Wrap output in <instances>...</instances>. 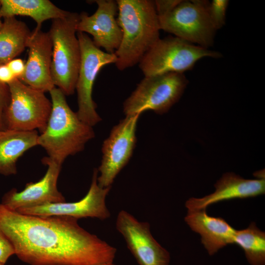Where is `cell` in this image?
I'll return each instance as SVG.
<instances>
[{
	"instance_id": "1",
	"label": "cell",
	"mask_w": 265,
	"mask_h": 265,
	"mask_svg": "<svg viewBox=\"0 0 265 265\" xmlns=\"http://www.w3.org/2000/svg\"><path fill=\"white\" fill-rule=\"evenodd\" d=\"M67 216L21 213L0 203V230L30 265H108L116 249Z\"/></svg>"
},
{
	"instance_id": "2",
	"label": "cell",
	"mask_w": 265,
	"mask_h": 265,
	"mask_svg": "<svg viewBox=\"0 0 265 265\" xmlns=\"http://www.w3.org/2000/svg\"><path fill=\"white\" fill-rule=\"evenodd\" d=\"M117 21L122 32L121 42L114 53L115 63L122 71L139 63L158 41L160 30L154 1L117 0Z\"/></svg>"
},
{
	"instance_id": "3",
	"label": "cell",
	"mask_w": 265,
	"mask_h": 265,
	"mask_svg": "<svg viewBox=\"0 0 265 265\" xmlns=\"http://www.w3.org/2000/svg\"><path fill=\"white\" fill-rule=\"evenodd\" d=\"M49 92L52 111L37 144L46 151V159L62 165L68 157L82 151L95 133L92 127L81 121L71 109L59 89L54 87Z\"/></svg>"
},
{
	"instance_id": "4",
	"label": "cell",
	"mask_w": 265,
	"mask_h": 265,
	"mask_svg": "<svg viewBox=\"0 0 265 265\" xmlns=\"http://www.w3.org/2000/svg\"><path fill=\"white\" fill-rule=\"evenodd\" d=\"M79 14L69 12L53 20L49 31L52 45L51 75L54 86L65 95L74 93L80 63V43L77 35Z\"/></svg>"
},
{
	"instance_id": "5",
	"label": "cell",
	"mask_w": 265,
	"mask_h": 265,
	"mask_svg": "<svg viewBox=\"0 0 265 265\" xmlns=\"http://www.w3.org/2000/svg\"><path fill=\"white\" fill-rule=\"evenodd\" d=\"M222 56L219 52L170 36L159 38L143 56L139 67L145 77L168 73L184 74L202 58Z\"/></svg>"
},
{
	"instance_id": "6",
	"label": "cell",
	"mask_w": 265,
	"mask_h": 265,
	"mask_svg": "<svg viewBox=\"0 0 265 265\" xmlns=\"http://www.w3.org/2000/svg\"><path fill=\"white\" fill-rule=\"evenodd\" d=\"M188 83L183 73L144 77L125 101L123 111L126 116L141 114L147 110L159 114L166 113L179 100Z\"/></svg>"
},
{
	"instance_id": "7",
	"label": "cell",
	"mask_w": 265,
	"mask_h": 265,
	"mask_svg": "<svg viewBox=\"0 0 265 265\" xmlns=\"http://www.w3.org/2000/svg\"><path fill=\"white\" fill-rule=\"evenodd\" d=\"M10 100L5 112L3 130L42 132L49 119L52 104L45 92L15 78L7 84Z\"/></svg>"
},
{
	"instance_id": "8",
	"label": "cell",
	"mask_w": 265,
	"mask_h": 265,
	"mask_svg": "<svg viewBox=\"0 0 265 265\" xmlns=\"http://www.w3.org/2000/svg\"><path fill=\"white\" fill-rule=\"evenodd\" d=\"M209 1L181 0L169 13L159 17L160 29L189 43L208 49L217 30L208 11Z\"/></svg>"
},
{
	"instance_id": "9",
	"label": "cell",
	"mask_w": 265,
	"mask_h": 265,
	"mask_svg": "<svg viewBox=\"0 0 265 265\" xmlns=\"http://www.w3.org/2000/svg\"><path fill=\"white\" fill-rule=\"evenodd\" d=\"M81 58L76 89L77 92L79 118L86 124L93 127L101 121L97 113V105L92 99L94 81L100 70L105 66L115 63V53L101 50L85 33L77 32Z\"/></svg>"
},
{
	"instance_id": "10",
	"label": "cell",
	"mask_w": 265,
	"mask_h": 265,
	"mask_svg": "<svg viewBox=\"0 0 265 265\" xmlns=\"http://www.w3.org/2000/svg\"><path fill=\"white\" fill-rule=\"evenodd\" d=\"M140 114L126 116L111 130L102 146L103 157L98 170L97 183L111 187L115 178L131 158L135 146V132Z\"/></svg>"
},
{
	"instance_id": "11",
	"label": "cell",
	"mask_w": 265,
	"mask_h": 265,
	"mask_svg": "<svg viewBox=\"0 0 265 265\" xmlns=\"http://www.w3.org/2000/svg\"><path fill=\"white\" fill-rule=\"evenodd\" d=\"M98 175V170L94 169L89 190L83 198L77 202L47 203L20 208L16 211L24 214L39 216H67L77 219L85 217L106 219L110 217V213L106 206V198L110 187L99 186Z\"/></svg>"
},
{
	"instance_id": "12",
	"label": "cell",
	"mask_w": 265,
	"mask_h": 265,
	"mask_svg": "<svg viewBox=\"0 0 265 265\" xmlns=\"http://www.w3.org/2000/svg\"><path fill=\"white\" fill-rule=\"evenodd\" d=\"M116 228L139 265H169L170 254L154 238L148 223L139 221L122 210L118 214Z\"/></svg>"
},
{
	"instance_id": "13",
	"label": "cell",
	"mask_w": 265,
	"mask_h": 265,
	"mask_svg": "<svg viewBox=\"0 0 265 265\" xmlns=\"http://www.w3.org/2000/svg\"><path fill=\"white\" fill-rule=\"evenodd\" d=\"M98 7L91 15L85 12L79 14L77 32L89 33L93 37L94 44L104 48L106 52L114 53L121 42L122 32L117 19L118 5L116 0H96Z\"/></svg>"
},
{
	"instance_id": "14",
	"label": "cell",
	"mask_w": 265,
	"mask_h": 265,
	"mask_svg": "<svg viewBox=\"0 0 265 265\" xmlns=\"http://www.w3.org/2000/svg\"><path fill=\"white\" fill-rule=\"evenodd\" d=\"M42 161L48 166L43 178L35 183H27L25 188L21 191L13 188L6 192L2 198L3 205L10 210L16 211L22 208L66 202L65 198L57 186L61 165L45 158Z\"/></svg>"
},
{
	"instance_id": "15",
	"label": "cell",
	"mask_w": 265,
	"mask_h": 265,
	"mask_svg": "<svg viewBox=\"0 0 265 265\" xmlns=\"http://www.w3.org/2000/svg\"><path fill=\"white\" fill-rule=\"evenodd\" d=\"M26 48L28 58L24 73L19 80L32 88L50 92L55 86L51 75L53 45L49 32L35 28Z\"/></svg>"
},
{
	"instance_id": "16",
	"label": "cell",
	"mask_w": 265,
	"mask_h": 265,
	"mask_svg": "<svg viewBox=\"0 0 265 265\" xmlns=\"http://www.w3.org/2000/svg\"><path fill=\"white\" fill-rule=\"evenodd\" d=\"M215 191L201 198L192 197L185 204L187 211L206 209L211 205L225 200L246 198L265 194V178H242L233 172H227L214 185Z\"/></svg>"
},
{
	"instance_id": "17",
	"label": "cell",
	"mask_w": 265,
	"mask_h": 265,
	"mask_svg": "<svg viewBox=\"0 0 265 265\" xmlns=\"http://www.w3.org/2000/svg\"><path fill=\"white\" fill-rule=\"evenodd\" d=\"M185 221L201 236V241L210 255L225 246L234 244L236 230L223 218L208 215L206 209L187 211Z\"/></svg>"
},
{
	"instance_id": "18",
	"label": "cell",
	"mask_w": 265,
	"mask_h": 265,
	"mask_svg": "<svg viewBox=\"0 0 265 265\" xmlns=\"http://www.w3.org/2000/svg\"><path fill=\"white\" fill-rule=\"evenodd\" d=\"M38 136L36 130H0V174H16L18 159L26 151L38 145Z\"/></svg>"
},
{
	"instance_id": "19",
	"label": "cell",
	"mask_w": 265,
	"mask_h": 265,
	"mask_svg": "<svg viewBox=\"0 0 265 265\" xmlns=\"http://www.w3.org/2000/svg\"><path fill=\"white\" fill-rule=\"evenodd\" d=\"M0 1L1 17L28 16L36 23V29H41L44 21L63 18L69 13L49 0H0Z\"/></svg>"
},
{
	"instance_id": "20",
	"label": "cell",
	"mask_w": 265,
	"mask_h": 265,
	"mask_svg": "<svg viewBox=\"0 0 265 265\" xmlns=\"http://www.w3.org/2000/svg\"><path fill=\"white\" fill-rule=\"evenodd\" d=\"M31 32L26 23L15 17L4 18L0 29V64H6L23 52Z\"/></svg>"
},
{
	"instance_id": "21",
	"label": "cell",
	"mask_w": 265,
	"mask_h": 265,
	"mask_svg": "<svg viewBox=\"0 0 265 265\" xmlns=\"http://www.w3.org/2000/svg\"><path fill=\"white\" fill-rule=\"evenodd\" d=\"M234 244L240 247L251 265L265 264V233L254 222L244 229L236 230Z\"/></svg>"
},
{
	"instance_id": "22",
	"label": "cell",
	"mask_w": 265,
	"mask_h": 265,
	"mask_svg": "<svg viewBox=\"0 0 265 265\" xmlns=\"http://www.w3.org/2000/svg\"><path fill=\"white\" fill-rule=\"evenodd\" d=\"M229 4L227 0H213L209 1L208 11L211 20L216 30L225 24L226 12Z\"/></svg>"
},
{
	"instance_id": "23",
	"label": "cell",
	"mask_w": 265,
	"mask_h": 265,
	"mask_svg": "<svg viewBox=\"0 0 265 265\" xmlns=\"http://www.w3.org/2000/svg\"><path fill=\"white\" fill-rule=\"evenodd\" d=\"M10 100V94L8 85L0 82V130L4 129V115Z\"/></svg>"
},
{
	"instance_id": "24",
	"label": "cell",
	"mask_w": 265,
	"mask_h": 265,
	"mask_svg": "<svg viewBox=\"0 0 265 265\" xmlns=\"http://www.w3.org/2000/svg\"><path fill=\"white\" fill-rule=\"evenodd\" d=\"M14 254L13 245L0 230V263L4 265L8 258Z\"/></svg>"
},
{
	"instance_id": "25",
	"label": "cell",
	"mask_w": 265,
	"mask_h": 265,
	"mask_svg": "<svg viewBox=\"0 0 265 265\" xmlns=\"http://www.w3.org/2000/svg\"><path fill=\"white\" fill-rule=\"evenodd\" d=\"M182 0H156L155 7L158 17L163 16L173 10Z\"/></svg>"
},
{
	"instance_id": "26",
	"label": "cell",
	"mask_w": 265,
	"mask_h": 265,
	"mask_svg": "<svg viewBox=\"0 0 265 265\" xmlns=\"http://www.w3.org/2000/svg\"><path fill=\"white\" fill-rule=\"evenodd\" d=\"M15 78L20 79L25 70V63L20 58H14L6 63Z\"/></svg>"
},
{
	"instance_id": "27",
	"label": "cell",
	"mask_w": 265,
	"mask_h": 265,
	"mask_svg": "<svg viewBox=\"0 0 265 265\" xmlns=\"http://www.w3.org/2000/svg\"><path fill=\"white\" fill-rule=\"evenodd\" d=\"M15 79L6 64H0V82L8 84Z\"/></svg>"
},
{
	"instance_id": "28",
	"label": "cell",
	"mask_w": 265,
	"mask_h": 265,
	"mask_svg": "<svg viewBox=\"0 0 265 265\" xmlns=\"http://www.w3.org/2000/svg\"><path fill=\"white\" fill-rule=\"evenodd\" d=\"M0 6H1V4H0ZM1 17L0 15V29L1 28L2 24H3V22L1 21Z\"/></svg>"
},
{
	"instance_id": "29",
	"label": "cell",
	"mask_w": 265,
	"mask_h": 265,
	"mask_svg": "<svg viewBox=\"0 0 265 265\" xmlns=\"http://www.w3.org/2000/svg\"><path fill=\"white\" fill-rule=\"evenodd\" d=\"M114 265L113 263V264H109V265Z\"/></svg>"
},
{
	"instance_id": "30",
	"label": "cell",
	"mask_w": 265,
	"mask_h": 265,
	"mask_svg": "<svg viewBox=\"0 0 265 265\" xmlns=\"http://www.w3.org/2000/svg\"><path fill=\"white\" fill-rule=\"evenodd\" d=\"M0 265H4L0 263Z\"/></svg>"
}]
</instances>
